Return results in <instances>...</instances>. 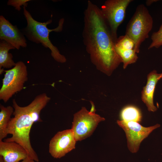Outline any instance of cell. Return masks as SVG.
I'll return each instance as SVG.
<instances>
[{"instance_id": "3", "label": "cell", "mask_w": 162, "mask_h": 162, "mask_svg": "<svg viewBox=\"0 0 162 162\" xmlns=\"http://www.w3.org/2000/svg\"><path fill=\"white\" fill-rule=\"evenodd\" d=\"M23 8V14L27 22V26L22 30L24 35L29 40L36 44L40 43L44 47L49 48L52 57L56 61L61 63L65 62L67 61L66 57L60 53L58 48L52 44L49 38L50 32L62 31L64 19L62 18L59 20L57 27L50 29L47 26L51 23V19L44 22L38 21L33 18L26 7Z\"/></svg>"}, {"instance_id": "20", "label": "cell", "mask_w": 162, "mask_h": 162, "mask_svg": "<svg viewBox=\"0 0 162 162\" xmlns=\"http://www.w3.org/2000/svg\"><path fill=\"white\" fill-rule=\"evenodd\" d=\"M158 1L156 0H149L146 1V4L147 6H150L153 3Z\"/></svg>"}, {"instance_id": "6", "label": "cell", "mask_w": 162, "mask_h": 162, "mask_svg": "<svg viewBox=\"0 0 162 162\" xmlns=\"http://www.w3.org/2000/svg\"><path fill=\"white\" fill-rule=\"evenodd\" d=\"M132 0H107L100 8L115 42L117 37L119 26L124 20L127 8Z\"/></svg>"}, {"instance_id": "13", "label": "cell", "mask_w": 162, "mask_h": 162, "mask_svg": "<svg viewBox=\"0 0 162 162\" xmlns=\"http://www.w3.org/2000/svg\"><path fill=\"white\" fill-rule=\"evenodd\" d=\"M15 48L11 44L3 40L0 41V70L3 68H12L16 64L13 59V56L9 52Z\"/></svg>"}, {"instance_id": "10", "label": "cell", "mask_w": 162, "mask_h": 162, "mask_svg": "<svg viewBox=\"0 0 162 162\" xmlns=\"http://www.w3.org/2000/svg\"><path fill=\"white\" fill-rule=\"evenodd\" d=\"M0 39L10 44L17 50L27 46L23 33L2 15L0 16Z\"/></svg>"}, {"instance_id": "9", "label": "cell", "mask_w": 162, "mask_h": 162, "mask_svg": "<svg viewBox=\"0 0 162 162\" xmlns=\"http://www.w3.org/2000/svg\"><path fill=\"white\" fill-rule=\"evenodd\" d=\"M77 141L71 129L57 132L49 144V152L53 158H60L75 148Z\"/></svg>"}, {"instance_id": "16", "label": "cell", "mask_w": 162, "mask_h": 162, "mask_svg": "<svg viewBox=\"0 0 162 162\" xmlns=\"http://www.w3.org/2000/svg\"><path fill=\"white\" fill-rule=\"evenodd\" d=\"M115 48L116 52L122 59L124 69L128 65L134 63L137 61L138 57L134 50H122L115 47Z\"/></svg>"}, {"instance_id": "2", "label": "cell", "mask_w": 162, "mask_h": 162, "mask_svg": "<svg viewBox=\"0 0 162 162\" xmlns=\"http://www.w3.org/2000/svg\"><path fill=\"white\" fill-rule=\"evenodd\" d=\"M50 100L46 94L43 93L37 96L28 105L21 106L16 100H13L14 109L7 129V133L12 135L11 137L5 139L4 141L15 142L22 146L27 152L28 156L38 162V156L31 144L30 134L33 124L42 121L40 116L41 111Z\"/></svg>"}, {"instance_id": "12", "label": "cell", "mask_w": 162, "mask_h": 162, "mask_svg": "<svg viewBox=\"0 0 162 162\" xmlns=\"http://www.w3.org/2000/svg\"><path fill=\"white\" fill-rule=\"evenodd\" d=\"M161 78V74H158L155 70L151 72L147 76L146 85L142 91V100L150 112H154L157 110L154 104V95L156 85Z\"/></svg>"}, {"instance_id": "4", "label": "cell", "mask_w": 162, "mask_h": 162, "mask_svg": "<svg viewBox=\"0 0 162 162\" xmlns=\"http://www.w3.org/2000/svg\"><path fill=\"white\" fill-rule=\"evenodd\" d=\"M153 18L143 4L139 5L127 25L125 34L134 43V49L139 53L142 43L149 37L153 26Z\"/></svg>"}, {"instance_id": "19", "label": "cell", "mask_w": 162, "mask_h": 162, "mask_svg": "<svg viewBox=\"0 0 162 162\" xmlns=\"http://www.w3.org/2000/svg\"><path fill=\"white\" fill-rule=\"evenodd\" d=\"M30 1V0H9L7 4L14 7L16 10L20 11L21 9V6L27 7L28 4L27 2Z\"/></svg>"}, {"instance_id": "1", "label": "cell", "mask_w": 162, "mask_h": 162, "mask_svg": "<svg viewBox=\"0 0 162 162\" xmlns=\"http://www.w3.org/2000/svg\"><path fill=\"white\" fill-rule=\"evenodd\" d=\"M84 23L83 43L91 62L98 70L110 76L122 60L100 8L90 1L84 11Z\"/></svg>"}, {"instance_id": "21", "label": "cell", "mask_w": 162, "mask_h": 162, "mask_svg": "<svg viewBox=\"0 0 162 162\" xmlns=\"http://www.w3.org/2000/svg\"><path fill=\"white\" fill-rule=\"evenodd\" d=\"M20 162H35L34 160L28 157L26 159Z\"/></svg>"}, {"instance_id": "14", "label": "cell", "mask_w": 162, "mask_h": 162, "mask_svg": "<svg viewBox=\"0 0 162 162\" xmlns=\"http://www.w3.org/2000/svg\"><path fill=\"white\" fill-rule=\"evenodd\" d=\"M0 141H1L8 134L7 129L14 109L13 107L10 106L5 107L0 104Z\"/></svg>"}, {"instance_id": "17", "label": "cell", "mask_w": 162, "mask_h": 162, "mask_svg": "<svg viewBox=\"0 0 162 162\" xmlns=\"http://www.w3.org/2000/svg\"><path fill=\"white\" fill-rule=\"evenodd\" d=\"M134 46L133 40L126 34L118 38L115 43V47L122 50L134 49Z\"/></svg>"}, {"instance_id": "15", "label": "cell", "mask_w": 162, "mask_h": 162, "mask_svg": "<svg viewBox=\"0 0 162 162\" xmlns=\"http://www.w3.org/2000/svg\"><path fill=\"white\" fill-rule=\"evenodd\" d=\"M121 120L125 122H134L139 123L142 116L140 110L133 106H128L124 108L120 113Z\"/></svg>"}, {"instance_id": "18", "label": "cell", "mask_w": 162, "mask_h": 162, "mask_svg": "<svg viewBox=\"0 0 162 162\" xmlns=\"http://www.w3.org/2000/svg\"><path fill=\"white\" fill-rule=\"evenodd\" d=\"M151 39L152 42L148 49L154 47L158 48L162 46V23L159 30L152 34Z\"/></svg>"}, {"instance_id": "11", "label": "cell", "mask_w": 162, "mask_h": 162, "mask_svg": "<svg viewBox=\"0 0 162 162\" xmlns=\"http://www.w3.org/2000/svg\"><path fill=\"white\" fill-rule=\"evenodd\" d=\"M28 157L27 152L20 144L0 141V162H20Z\"/></svg>"}, {"instance_id": "22", "label": "cell", "mask_w": 162, "mask_h": 162, "mask_svg": "<svg viewBox=\"0 0 162 162\" xmlns=\"http://www.w3.org/2000/svg\"><path fill=\"white\" fill-rule=\"evenodd\" d=\"M161 78H162V73L161 74Z\"/></svg>"}, {"instance_id": "7", "label": "cell", "mask_w": 162, "mask_h": 162, "mask_svg": "<svg viewBox=\"0 0 162 162\" xmlns=\"http://www.w3.org/2000/svg\"><path fill=\"white\" fill-rule=\"evenodd\" d=\"M105 119L83 107L74 115L71 129L76 141H80L92 134L98 124Z\"/></svg>"}, {"instance_id": "5", "label": "cell", "mask_w": 162, "mask_h": 162, "mask_svg": "<svg viewBox=\"0 0 162 162\" xmlns=\"http://www.w3.org/2000/svg\"><path fill=\"white\" fill-rule=\"evenodd\" d=\"M5 73L0 90V100L6 103L16 93L21 91L28 79L27 68L22 61L16 63Z\"/></svg>"}, {"instance_id": "8", "label": "cell", "mask_w": 162, "mask_h": 162, "mask_svg": "<svg viewBox=\"0 0 162 162\" xmlns=\"http://www.w3.org/2000/svg\"><path fill=\"white\" fill-rule=\"evenodd\" d=\"M118 125L124 131L127 140V146L129 151L136 153L138 151L141 142L147 137L153 131L160 126L159 124L146 127L134 122H125L118 120Z\"/></svg>"}]
</instances>
